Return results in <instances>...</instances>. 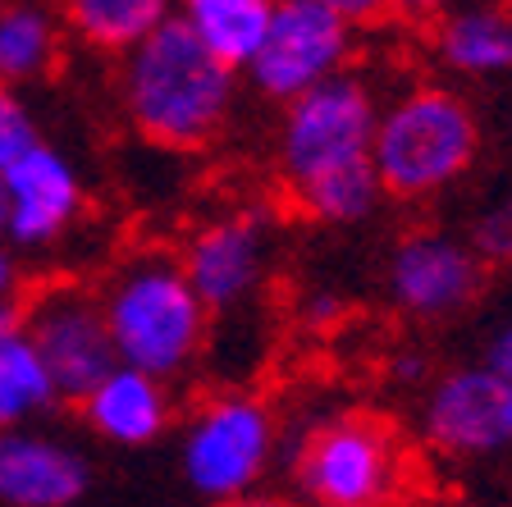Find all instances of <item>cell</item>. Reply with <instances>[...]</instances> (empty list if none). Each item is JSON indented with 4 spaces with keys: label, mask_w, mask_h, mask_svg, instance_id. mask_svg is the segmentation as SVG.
<instances>
[{
    "label": "cell",
    "mask_w": 512,
    "mask_h": 507,
    "mask_svg": "<svg viewBox=\"0 0 512 507\" xmlns=\"http://www.w3.org/2000/svg\"><path fill=\"white\" fill-rule=\"evenodd\" d=\"M371 87L348 69L284 101L279 169L298 206L320 224H362L375 215L384 188L371 160L375 138Z\"/></svg>",
    "instance_id": "6da1fadb"
},
{
    "label": "cell",
    "mask_w": 512,
    "mask_h": 507,
    "mask_svg": "<svg viewBox=\"0 0 512 507\" xmlns=\"http://www.w3.org/2000/svg\"><path fill=\"white\" fill-rule=\"evenodd\" d=\"M234 92L238 69L224 64L179 14L124 51L128 119L160 147L192 151L211 142L234 110Z\"/></svg>",
    "instance_id": "7a4b0ae2"
},
{
    "label": "cell",
    "mask_w": 512,
    "mask_h": 507,
    "mask_svg": "<svg viewBox=\"0 0 512 507\" xmlns=\"http://www.w3.org/2000/svg\"><path fill=\"white\" fill-rule=\"evenodd\" d=\"M101 311L124 366L179 380L206 343V302L183 275V261L165 252L133 256L106 279Z\"/></svg>",
    "instance_id": "3957f363"
},
{
    "label": "cell",
    "mask_w": 512,
    "mask_h": 507,
    "mask_svg": "<svg viewBox=\"0 0 512 507\" xmlns=\"http://www.w3.org/2000/svg\"><path fill=\"white\" fill-rule=\"evenodd\" d=\"M480 151L471 106L448 87H412L375 115L371 160L384 197L416 201L458 183Z\"/></svg>",
    "instance_id": "277c9868"
},
{
    "label": "cell",
    "mask_w": 512,
    "mask_h": 507,
    "mask_svg": "<svg viewBox=\"0 0 512 507\" xmlns=\"http://www.w3.org/2000/svg\"><path fill=\"white\" fill-rule=\"evenodd\" d=\"M293 480L316 507H394L407 485V457L389 425L352 412L302 439Z\"/></svg>",
    "instance_id": "5b68a950"
},
{
    "label": "cell",
    "mask_w": 512,
    "mask_h": 507,
    "mask_svg": "<svg viewBox=\"0 0 512 507\" xmlns=\"http://www.w3.org/2000/svg\"><path fill=\"white\" fill-rule=\"evenodd\" d=\"M270 457H275V416L252 393H220L202 402L183 425V480L206 503L252 494L270 471Z\"/></svg>",
    "instance_id": "8992f818"
},
{
    "label": "cell",
    "mask_w": 512,
    "mask_h": 507,
    "mask_svg": "<svg viewBox=\"0 0 512 507\" xmlns=\"http://www.w3.org/2000/svg\"><path fill=\"white\" fill-rule=\"evenodd\" d=\"M357 23L325 0H275L266 37L243 64L247 83L270 101H293L298 92L343 74Z\"/></svg>",
    "instance_id": "52a82bcc"
},
{
    "label": "cell",
    "mask_w": 512,
    "mask_h": 507,
    "mask_svg": "<svg viewBox=\"0 0 512 507\" xmlns=\"http://www.w3.org/2000/svg\"><path fill=\"white\" fill-rule=\"evenodd\" d=\"M23 329L42 357L60 402H78L110 366L115 343L101 311V293L83 284H46L23 302Z\"/></svg>",
    "instance_id": "ba28073f"
},
{
    "label": "cell",
    "mask_w": 512,
    "mask_h": 507,
    "mask_svg": "<svg viewBox=\"0 0 512 507\" xmlns=\"http://www.w3.org/2000/svg\"><path fill=\"white\" fill-rule=\"evenodd\" d=\"M421 434L453 462H494L512 453V380L494 366H462L421 402Z\"/></svg>",
    "instance_id": "9c48e42d"
},
{
    "label": "cell",
    "mask_w": 512,
    "mask_h": 507,
    "mask_svg": "<svg viewBox=\"0 0 512 507\" xmlns=\"http://www.w3.org/2000/svg\"><path fill=\"white\" fill-rule=\"evenodd\" d=\"M0 183H5V243L23 252L60 243L83 211L78 169L42 138L0 169Z\"/></svg>",
    "instance_id": "30bf717a"
},
{
    "label": "cell",
    "mask_w": 512,
    "mask_h": 507,
    "mask_svg": "<svg viewBox=\"0 0 512 507\" xmlns=\"http://www.w3.org/2000/svg\"><path fill=\"white\" fill-rule=\"evenodd\" d=\"M485 284V261L448 233H412L389 256V297L416 320H444L471 307Z\"/></svg>",
    "instance_id": "8fae6325"
},
{
    "label": "cell",
    "mask_w": 512,
    "mask_h": 507,
    "mask_svg": "<svg viewBox=\"0 0 512 507\" xmlns=\"http://www.w3.org/2000/svg\"><path fill=\"white\" fill-rule=\"evenodd\" d=\"M92 489V462L28 421L0 425V507H74Z\"/></svg>",
    "instance_id": "7c38bea8"
},
{
    "label": "cell",
    "mask_w": 512,
    "mask_h": 507,
    "mask_svg": "<svg viewBox=\"0 0 512 507\" xmlns=\"http://www.w3.org/2000/svg\"><path fill=\"white\" fill-rule=\"evenodd\" d=\"M266 220L261 215H224L192 233L183 252V275L206 302V311H234L266 275Z\"/></svg>",
    "instance_id": "4fadbf2b"
},
{
    "label": "cell",
    "mask_w": 512,
    "mask_h": 507,
    "mask_svg": "<svg viewBox=\"0 0 512 507\" xmlns=\"http://www.w3.org/2000/svg\"><path fill=\"white\" fill-rule=\"evenodd\" d=\"M78 407H83L87 430L119 448L156 444L160 434L170 430V416H174L170 380H160V375L138 370V366H124V361H115L78 398Z\"/></svg>",
    "instance_id": "5bb4252c"
},
{
    "label": "cell",
    "mask_w": 512,
    "mask_h": 507,
    "mask_svg": "<svg viewBox=\"0 0 512 507\" xmlns=\"http://www.w3.org/2000/svg\"><path fill=\"white\" fill-rule=\"evenodd\" d=\"M435 55L467 78L512 74V10L508 5H448L435 19Z\"/></svg>",
    "instance_id": "9a60e30c"
},
{
    "label": "cell",
    "mask_w": 512,
    "mask_h": 507,
    "mask_svg": "<svg viewBox=\"0 0 512 507\" xmlns=\"http://www.w3.org/2000/svg\"><path fill=\"white\" fill-rule=\"evenodd\" d=\"M60 55V19L42 0H0V78L14 87L51 74Z\"/></svg>",
    "instance_id": "2e32d148"
},
{
    "label": "cell",
    "mask_w": 512,
    "mask_h": 507,
    "mask_svg": "<svg viewBox=\"0 0 512 507\" xmlns=\"http://www.w3.org/2000/svg\"><path fill=\"white\" fill-rule=\"evenodd\" d=\"M174 14L188 23L224 64L243 69L266 37L275 0H174Z\"/></svg>",
    "instance_id": "e0dca14e"
},
{
    "label": "cell",
    "mask_w": 512,
    "mask_h": 507,
    "mask_svg": "<svg viewBox=\"0 0 512 507\" xmlns=\"http://www.w3.org/2000/svg\"><path fill=\"white\" fill-rule=\"evenodd\" d=\"M174 14V0H64V19L87 46L124 55Z\"/></svg>",
    "instance_id": "ac0fdd59"
},
{
    "label": "cell",
    "mask_w": 512,
    "mask_h": 507,
    "mask_svg": "<svg viewBox=\"0 0 512 507\" xmlns=\"http://www.w3.org/2000/svg\"><path fill=\"white\" fill-rule=\"evenodd\" d=\"M55 389L51 375H46L42 357L32 348L28 329H19L14 338L0 343V425H19L32 421L37 412L55 407Z\"/></svg>",
    "instance_id": "d6986e66"
},
{
    "label": "cell",
    "mask_w": 512,
    "mask_h": 507,
    "mask_svg": "<svg viewBox=\"0 0 512 507\" xmlns=\"http://www.w3.org/2000/svg\"><path fill=\"white\" fill-rule=\"evenodd\" d=\"M471 247H476V256L485 265H512V188L476 215Z\"/></svg>",
    "instance_id": "ffe728a7"
},
{
    "label": "cell",
    "mask_w": 512,
    "mask_h": 507,
    "mask_svg": "<svg viewBox=\"0 0 512 507\" xmlns=\"http://www.w3.org/2000/svg\"><path fill=\"white\" fill-rule=\"evenodd\" d=\"M37 138L42 133H37V119H32L28 101L19 96V87L0 78V169L10 165L14 156H23Z\"/></svg>",
    "instance_id": "44dd1931"
},
{
    "label": "cell",
    "mask_w": 512,
    "mask_h": 507,
    "mask_svg": "<svg viewBox=\"0 0 512 507\" xmlns=\"http://www.w3.org/2000/svg\"><path fill=\"white\" fill-rule=\"evenodd\" d=\"M448 5L458 0H384V14H394L398 23H435Z\"/></svg>",
    "instance_id": "7402d4cb"
},
{
    "label": "cell",
    "mask_w": 512,
    "mask_h": 507,
    "mask_svg": "<svg viewBox=\"0 0 512 507\" xmlns=\"http://www.w3.org/2000/svg\"><path fill=\"white\" fill-rule=\"evenodd\" d=\"M485 366H494L499 375H508L512 380V320L499 329V334L490 338V352H485Z\"/></svg>",
    "instance_id": "603a6c76"
},
{
    "label": "cell",
    "mask_w": 512,
    "mask_h": 507,
    "mask_svg": "<svg viewBox=\"0 0 512 507\" xmlns=\"http://www.w3.org/2000/svg\"><path fill=\"white\" fill-rule=\"evenodd\" d=\"M325 5H334V10L352 23H371L384 14V0H325Z\"/></svg>",
    "instance_id": "cb8c5ba5"
},
{
    "label": "cell",
    "mask_w": 512,
    "mask_h": 507,
    "mask_svg": "<svg viewBox=\"0 0 512 507\" xmlns=\"http://www.w3.org/2000/svg\"><path fill=\"white\" fill-rule=\"evenodd\" d=\"M0 297H19V261L5 243H0Z\"/></svg>",
    "instance_id": "d4e9b609"
},
{
    "label": "cell",
    "mask_w": 512,
    "mask_h": 507,
    "mask_svg": "<svg viewBox=\"0 0 512 507\" xmlns=\"http://www.w3.org/2000/svg\"><path fill=\"white\" fill-rule=\"evenodd\" d=\"M307 320L311 325H330V320H339V302H334L330 293H316L307 307Z\"/></svg>",
    "instance_id": "484cf974"
},
{
    "label": "cell",
    "mask_w": 512,
    "mask_h": 507,
    "mask_svg": "<svg viewBox=\"0 0 512 507\" xmlns=\"http://www.w3.org/2000/svg\"><path fill=\"white\" fill-rule=\"evenodd\" d=\"M211 507H293L288 498H270V494H238V498H220V503H211Z\"/></svg>",
    "instance_id": "4316f807"
},
{
    "label": "cell",
    "mask_w": 512,
    "mask_h": 507,
    "mask_svg": "<svg viewBox=\"0 0 512 507\" xmlns=\"http://www.w3.org/2000/svg\"><path fill=\"white\" fill-rule=\"evenodd\" d=\"M0 243H5V183H0Z\"/></svg>",
    "instance_id": "83f0119b"
}]
</instances>
